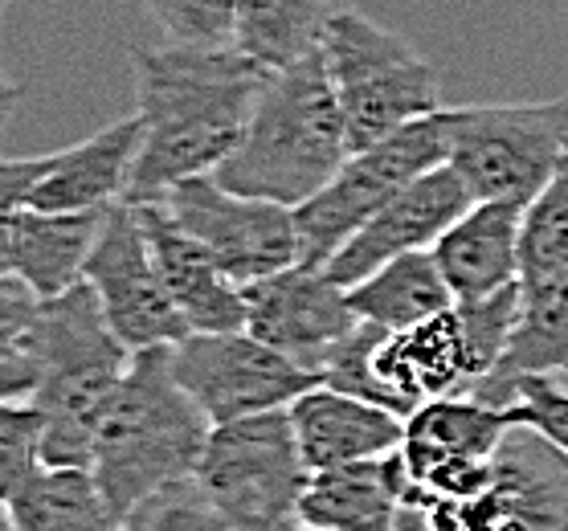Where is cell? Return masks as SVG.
<instances>
[{"label": "cell", "mask_w": 568, "mask_h": 531, "mask_svg": "<svg viewBox=\"0 0 568 531\" xmlns=\"http://www.w3.org/2000/svg\"><path fill=\"white\" fill-rule=\"evenodd\" d=\"M131 368L87 283L58 298L0 278V401L33 405L45 421V467H87L99 426Z\"/></svg>", "instance_id": "1"}, {"label": "cell", "mask_w": 568, "mask_h": 531, "mask_svg": "<svg viewBox=\"0 0 568 531\" xmlns=\"http://www.w3.org/2000/svg\"><path fill=\"white\" fill-rule=\"evenodd\" d=\"M135 115L143 147L128 201H164L193 176H217L242 147L271 70L237 45H135Z\"/></svg>", "instance_id": "2"}, {"label": "cell", "mask_w": 568, "mask_h": 531, "mask_svg": "<svg viewBox=\"0 0 568 531\" xmlns=\"http://www.w3.org/2000/svg\"><path fill=\"white\" fill-rule=\"evenodd\" d=\"M348 156V123L323 50H315L303 62L271 70L246 140L221 164L217 181L230 193L298 208L344 169Z\"/></svg>", "instance_id": "3"}, {"label": "cell", "mask_w": 568, "mask_h": 531, "mask_svg": "<svg viewBox=\"0 0 568 531\" xmlns=\"http://www.w3.org/2000/svg\"><path fill=\"white\" fill-rule=\"evenodd\" d=\"M213 421L181 389L172 348L135 351L106 409L91 453V474L119 519L148 494L196 479Z\"/></svg>", "instance_id": "4"}, {"label": "cell", "mask_w": 568, "mask_h": 531, "mask_svg": "<svg viewBox=\"0 0 568 531\" xmlns=\"http://www.w3.org/2000/svg\"><path fill=\"white\" fill-rule=\"evenodd\" d=\"M323 62L348 123L352 152L442 111V79L409 41L348 9L323 38Z\"/></svg>", "instance_id": "5"}, {"label": "cell", "mask_w": 568, "mask_h": 531, "mask_svg": "<svg viewBox=\"0 0 568 531\" xmlns=\"http://www.w3.org/2000/svg\"><path fill=\"white\" fill-rule=\"evenodd\" d=\"M442 164H450V106H442L438 115L422 119L364 152H352L344 169L323 184L307 205L295 208L303 266L327 270V262L336 258L381 208H388L409 184H417Z\"/></svg>", "instance_id": "6"}, {"label": "cell", "mask_w": 568, "mask_h": 531, "mask_svg": "<svg viewBox=\"0 0 568 531\" xmlns=\"http://www.w3.org/2000/svg\"><path fill=\"white\" fill-rule=\"evenodd\" d=\"M196 482L230 531H286L298 523L311 470L298 450L291 409L213 426Z\"/></svg>", "instance_id": "7"}, {"label": "cell", "mask_w": 568, "mask_h": 531, "mask_svg": "<svg viewBox=\"0 0 568 531\" xmlns=\"http://www.w3.org/2000/svg\"><path fill=\"white\" fill-rule=\"evenodd\" d=\"M568 152V99L450 106V169L470 201H519L552 181Z\"/></svg>", "instance_id": "8"}, {"label": "cell", "mask_w": 568, "mask_h": 531, "mask_svg": "<svg viewBox=\"0 0 568 531\" xmlns=\"http://www.w3.org/2000/svg\"><path fill=\"white\" fill-rule=\"evenodd\" d=\"M172 372L213 426L291 409L303 392L320 389V376L283 351L266 348L250 331H196L181 339L172 348Z\"/></svg>", "instance_id": "9"}, {"label": "cell", "mask_w": 568, "mask_h": 531, "mask_svg": "<svg viewBox=\"0 0 568 531\" xmlns=\"http://www.w3.org/2000/svg\"><path fill=\"white\" fill-rule=\"evenodd\" d=\"M169 213L184 234L217 258V266L237 286L271 278L303 262L295 208L230 193L217 176H193L164 196Z\"/></svg>", "instance_id": "10"}, {"label": "cell", "mask_w": 568, "mask_h": 531, "mask_svg": "<svg viewBox=\"0 0 568 531\" xmlns=\"http://www.w3.org/2000/svg\"><path fill=\"white\" fill-rule=\"evenodd\" d=\"M82 283L99 295L106 324L128 344L131 356L152 348H176L181 339L193 336L155 270L140 208L131 201H119L103 213V229H99Z\"/></svg>", "instance_id": "11"}, {"label": "cell", "mask_w": 568, "mask_h": 531, "mask_svg": "<svg viewBox=\"0 0 568 531\" xmlns=\"http://www.w3.org/2000/svg\"><path fill=\"white\" fill-rule=\"evenodd\" d=\"M143 147L140 115H128L91 140L50 152V156L4 160L0 164V205L38 213H106L128 201L131 172Z\"/></svg>", "instance_id": "12"}, {"label": "cell", "mask_w": 568, "mask_h": 531, "mask_svg": "<svg viewBox=\"0 0 568 531\" xmlns=\"http://www.w3.org/2000/svg\"><path fill=\"white\" fill-rule=\"evenodd\" d=\"M422 511L434 531H568V458L536 429L511 426L487 494Z\"/></svg>", "instance_id": "13"}, {"label": "cell", "mask_w": 568, "mask_h": 531, "mask_svg": "<svg viewBox=\"0 0 568 531\" xmlns=\"http://www.w3.org/2000/svg\"><path fill=\"white\" fill-rule=\"evenodd\" d=\"M242 298H246L250 336L291 356L315 376L332 348L361 324L348 307V290L332 283L323 266H303V262L242 286Z\"/></svg>", "instance_id": "14"}, {"label": "cell", "mask_w": 568, "mask_h": 531, "mask_svg": "<svg viewBox=\"0 0 568 531\" xmlns=\"http://www.w3.org/2000/svg\"><path fill=\"white\" fill-rule=\"evenodd\" d=\"M470 205L475 201L466 193V184L458 181V172L450 164H442V169H434L417 184H409L388 208H381L361 234L327 262L332 283L352 290V286L364 283L368 274H376L393 258L434 249Z\"/></svg>", "instance_id": "15"}, {"label": "cell", "mask_w": 568, "mask_h": 531, "mask_svg": "<svg viewBox=\"0 0 568 531\" xmlns=\"http://www.w3.org/2000/svg\"><path fill=\"white\" fill-rule=\"evenodd\" d=\"M135 205V201H131ZM140 221L148 246H152L155 270L169 286L176 312L184 315L189 331L225 336V331H246V298L242 286L221 270L217 258L209 254L196 237H189L176 225L164 201H140Z\"/></svg>", "instance_id": "16"}, {"label": "cell", "mask_w": 568, "mask_h": 531, "mask_svg": "<svg viewBox=\"0 0 568 531\" xmlns=\"http://www.w3.org/2000/svg\"><path fill=\"white\" fill-rule=\"evenodd\" d=\"M373 372L385 389L393 413L405 421L429 401L442 397H470L475 376L466 364L463 327L454 307L409 331H388L373 356Z\"/></svg>", "instance_id": "17"}, {"label": "cell", "mask_w": 568, "mask_h": 531, "mask_svg": "<svg viewBox=\"0 0 568 531\" xmlns=\"http://www.w3.org/2000/svg\"><path fill=\"white\" fill-rule=\"evenodd\" d=\"M524 213L519 201H478L434 246L454 303L499 295L524 283Z\"/></svg>", "instance_id": "18"}, {"label": "cell", "mask_w": 568, "mask_h": 531, "mask_svg": "<svg viewBox=\"0 0 568 531\" xmlns=\"http://www.w3.org/2000/svg\"><path fill=\"white\" fill-rule=\"evenodd\" d=\"M103 229V213H38L9 208L0 225V266L33 286L41 298H58L87 278V262Z\"/></svg>", "instance_id": "19"}, {"label": "cell", "mask_w": 568, "mask_h": 531, "mask_svg": "<svg viewBox=\"0 0 568 531\" xmlns=\"http://www.w3.org/2000/svg\"><path fill=\"white\" fill-rule=\"evenodd\" d=\"M298 450L307 470H336L368 458H385L405 441V417L381 405L356 401L336 389H311L291 405Z\"/></svg>", "instance_id": "20"}, {"label": "cell", "mask_w": 568, "mask_h": 531, "mask_svg": "<svg viewBox=\"0 0 568 531\" xmlns=\"http://www.w3.org/2000/svg\"><path fill=\"white\" fill-rule=\"evenodd\" d=\"M414 479L400 450L336 470H315L298 519L323 531H397Z\"/></svg>", "instance_id": "21"}, {"label": "cell", "mask_w": 568, "mask_h": 531, "mask_svg": "<svg viewBox=\"0 0 568 531\" xmlns=\"http://www.w3.org/2000/svg\"><path fill=\"white\" fill-rule=\"evenodd\" d=\"M556 372H568V274L524 283V307L511 348L470 397L491 409H511L524 380Z\"/></svg>", "instance_id": "22"}, {"label": "cell", "mask_w": 568, "mask_h": 531, "mask_svg": "<svg viewBox=\"0 0 568 531\" xmlns=\"http://www.w3.org/2000/svg\"><path fill=\"white\" fill-rule=\"evenodd\" d=\"M511 426H516L511 409H491L475 397H442L422 405L405 421L400 458L409 467L414 487H422L434 470L454 458H495Z\"/></svg>", "instance_id": "23"}, {"label": "cell", "mask_w": 568, "mask_h": 531, "mask_svg": "<svg viewBox=\"0 0 568 531\" xmlns=\"http://www.w3.org/2000/svg\"><path fill=\"white\" fill-rule=\"evenodd\" d=\"M348 307L361 324L385 327V331H409L429 319H438L454 307V290L442 278L434 249L405 254L368 274L348 290Z\"/></svg>", "instance_id": "24"}, {"label": "cell", "mask_w": 568, "mask_h": 531, "mask_svg": "<svg viewBox=\"0 0 568 531\" xmlns=\"http://www.w3.org/2000/svg\"><path fill=\"white\" fill-rule=\"evenodd\" d=\"M352 9V0H242L237 50L266 70L303 62L323 50L327 29Z\"/></svg>", "instance_id": "25"}, {"label": "cell", "mask_w": 568, "mask_h": 531, "mask_svg": "<svg viewBox=\"0 0 568 531\" xmlns=\"http://www.w3.org/2000/svg\"><path fill=\"white\" fill-rule=\"evenodd\" d=\"M4 515L17 531H123L87 467H45L21 491L4 494Z\"/></svg>", "instance_id": "26"}, {"label": "cell", "mask_w": 568, "mask_h": 531, "mask_svg": "<svg viewBox=\"0 0 568 531\" xmlns=\"http://www.w3.org/2000/svg\"><path fill=\"white\" fill-rule=\"evenodd\" d=\"M568 274V152L524 213V283Z\"/></svg>", "instance_id": "27"}, {"label": "cell", "mask_w": 568, "mask_h": 531, "mask_svg": "<svg viewBox=\"0 0 568 531\" xmlns=\"http://www.w3.org/2000/svg\"><path fill=\"white\" fill-rule=\"evenodd\" d=\"M519 307H524V283L507 286L499 295L454 303V315H458V327H463L466 364H470V376H475V389L504 364L507 348H511V336H516Z\"/></svg>", "instance_id": "28"}, {"label": "cell", "mask_w": 568, "mask_h": 531, "mask_svg": "<svg viewBox=\"0 0 568 531\" xmlns=\"http://www.w3.org/2000/svg\"><path fill=\"white\" fill-rule=\"evenodd\" d=\"M123 531H230L201 482H172L123 515Z\"/></svg>", "instance_id": "29"}, {"label": "cell", "mask_w": 568, "mask_h": 531, "mask_svg": "<svg viewBox=\"0 0 568 531\" xmlns=\"http://www.w3.org/2000/svg\"><path fill=\"white\" fill-rule=\"evenodd\" d=\"M160 25L169 29L172 41L184 45H209L230 50L237 45V21L242 0H143Z\"/></svg>", "instance_id": "30"}, {"label": "cell", "mask_w": 568, "mask_h": 531, "mask_svg": "<svg viewBox=\"0 0 568 531\" xmlns=\"http://www.w3.org/2000/svg\"><path fill=\"white\" fill-rule=\"evenodd\" d=\"M385 336H388L385 327H373V324L352 327L348 336L332 348V356L323 360V368H320L323 389L348 392V397H356V401L393 409V405H388V397H385V389H381V380H376V372H373V356H376V348H381V339H385Z\"/></svg>", "instance_id": "31"}, {"label": "cell", "mask_w": 568, "mask_h": 531, "mask_svg": "<svg viewBox=\"0 0 568 531\" xmlns=\"http://www.w3.org/2000/svg\"><path fill=\"white\" fill-rule=\"evenodd\" d=\"M45 470V421L33 405H0V487L21 491Z\"/></svg>", "instance_id": "32"}, {"label": "cell", "mask_w": 568, "mask_h": 531, "mask_svg": "<svg viewBox=\"0 0 568 531\" xmlns=\"http://www.w3.org/2000/svg\"><path fill=\"white\" fill-rule=\"evenodd\" d=\"M511 421L524 429H536L544 441L568 458V389L556 385V376H531L524 380L511 405Z\"/></svg>", "instance_id": "33"}, {"label": "cell", "mask_w": 568, "mask_h": 531, "mask_svg": "<svg viewBox=\"0 0 568 531\" xmlns=\"http://www.w3.org/2000/svg\"><path fill=\"white\" fill-rule=\"evenodd\" d=\"M286 531H323V528H311V523H303V519H298V523H291Z\"/></svg>", "instance_id": "34"}, {"label": "cell", "mask_w": 568, "mask_h": 531, "mask_svg": "<svg viewBox=\"0 0 568 531\" xmlns=\"http://www.w3.org/2000/svg\"><path fill=\"white\" fill-rule=\"evenodd\" d=\"M0 531H17V523L9 515H4V523H0Z\"/></svg>", "instance_id": "35"}, {"label": "cell", "mask_w": 568, "mask_h": 531, "mask_svg": "<svg viewBox=\"0 0 568 531\" xmlns=\"http://www.w3.org/2000/svg\"><path fill=\"white\" fill-rule=\"evenodd\" d=\"M565 376H568V372H565Z\"/></svg>", "instance_id": "36"}]
</instances>
